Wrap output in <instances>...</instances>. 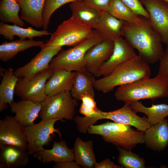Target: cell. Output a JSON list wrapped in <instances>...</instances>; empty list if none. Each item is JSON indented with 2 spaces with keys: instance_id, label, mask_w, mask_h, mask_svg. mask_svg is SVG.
I'll use <instances>...</instances> for the list:
<instances>
[{
  "instance_id": "obj_2",
  "label": "cell",
  "mask_w": 168,
  "mask_h": 168,
  "mask_svg": "<svg viewBox=\"0 0 168 168\" xmlns=\"http://www.w3.org/2000/svg\"><path fill=\"white\" fill-rule=\"evenodd\" d=\"M151 74L149 64L137 55L119 65L108 75L96 80L94 87L106 93L116 86L150 77Z\"/></svg>"
},
{
  "instance_id": "obj_27",
  "label": "cell",
  "mask_w": 168,
  "mask_h": 168,
  "mask_svg": "<svg viewBox=\"0 0 168 168\" xmlns=\"http://www.w3.org/2000/svg\"><path fill=\"white\" fill-rule=\"evenodd\" d=\"M0 34L9 40H13L16 36L18 37L21 40H25L26 38L33 40L35 37L52 34L47 30H37L31 26L23 28L15 24L9 25L2 22L0 23Z\"/></svg>"
},
{
  "instance_id": "obj_40",
  "label": "cell",
  "mask_w": 168,
  "mask_h": 168,
  "mask_svg": "<svg viewBox=\"0 0 168 168\" xmlns=\"http://www.w3.org/2000/svg\"><path fill=\"white\" fill-rule=\"evenodd\" d=\"M168 3V0H163Z\"/></svg>"
},
{
  "instance_id": "obj_24",
  "label": "cell",
  "mask_w": 168,
  "mask_h": 168,
  "mask_svg": "<svg viewBox=\"0 0 168 168\" xmlns=\"http://www.w3.org/2000/svg\"><path fill=\"white\" fill-rule=\"evenodd\" d=\"M45 42L30 39H19L9 42L5 41L0 45V59L4 62H7L20 52L33 47L41 48Z\"/></svg>"
},
{
  "instance_id": "obj_4",
  "label": "cell",
  "mask_w": 168,
  "mask_h": 168,
  "mask_svg": "<svg viewBox=\"0 0 168 168\" xmlns=\"http://www.w3.org/2000/svg\"><path fill=\"white\" fill-rule=\"evenodd\" d=\"M87 132L100 135L105 142L127 150H132L139 144L145 143L144 132L135 130L131 126L114 122L92 125Z\"/></svg>"
},
{
  "instance_id": "obj_8",
  "label": "cell",
  "mask_w": 168,
  "mask_h": 168,
  "mask_svg": "<svg viewBox=\"0 0 168 168\" xmlns=\"http://www.w3.org/2000/svg\"><path fill=\"white\" fill-rule=\"evenodd\" d=\"M41 110L39 117L43 120L59 119L72 120L74 118L75 108L78 105L77 100L70 91L63 92L47 97L41 102Z\"/></svg>"
},
{
  "instance_id": "obj_1",
  "label": "cell",
  "mask_w": 168,
  "mask_h": 168,
  "mask_svg": "<svg viewBox=\"0 0 168 168\" xmlns=\"http://www.w3.org/2000/svg\"><path fill=\"white\" fill-rule=\"evenodd\" d=\"M123 32L125 40L146 63L152 64L160 60L164 53L162 42L149 19L138 24L125 21Z\"/></svg>"
},
{
  "instance_id": "obj_34",
  "label": "cell",
  "mask_w": 168,
  "mask_h": 168,
  "mask_svg": "<svg viewBox=\"0 0 168 168\" xmlns=\"http://www.w3.org/2000/svg\"><path fill=\"white\" fill-rule=\"evenodd\" d=\"M80 100L82 102L79 109L80 113L87 117L95 116L98 109L94 97L89 94H85L81 97Z\"/></svg>"
},
{
  "instance_id": "obj_10",
  "label": "cell",
  "mask_w": 168,
  "mask_h": 168,
  "mask_svg": "<svg viewBox=\"0 0 168 168\" xmlns=\"http://www.w3.org/2000/svg\"><path fill=\"white\" fill-rule=\"evenodd\" d=\"M53 73L49 68L31 78H18L15 95L21 100L41 102L47 96L45 93V84Z\"/></svg>"
},
{
  "instance_id": "obj_23",
  "label": "cell",
  "mask_w": 168,
  "mask_h": 168,
  "mask_svg": "<svg viewBox=\"0 0 168 168\" xmlns=\"http://www.w3.org/2000/svg\"><path fill=\"white\" fill-rule=\"evenodd\" d=\"M0 75L2 79L0 85V111L7 108L8 105L14 101L15 89L18 78L14 74L13 70L0 67Z\"/></svg>"
},
{
  "instance_id": "obj_30",
  "label": "cell",
  "mask_w": 168,
  "mask_h": 168,
  "mask_svg": "<svg viewBox=\"0 0 168 168\" xmlns=\"http://www.w3.org/2000/svg\"><path fill=\"white\" fill-rule=\"evenodd\" d=\"M107 12L118 20L131 23L139 24L147 19L134 12L121 0H111Z\"/></svg>"
},
{
  "instance_id": "obj_22",
  "label": "cell",
  "mask_w": 168,
  "mask_h": 168,
  "mask_svg": "<svg viewBox=\"0 0 168 168\" xmlns=\"http://www.w3.org/2000/svg\"><path fill=\"white\" fill-rule=\"evenodd\" d=\"M76 72H69L64 70L53 72L45 84V93L50 96L65 91H70Z\"/></svg>"
},
{
  "instance_id": "obj_14",
  "label": "cell",
  "mask_w": 168,
  "mask_h": 168,
  "mask_svg": "<svg viewBox=\"0 0 168 168\" xmlns=\"http://www.w3.org/2000/svg\"><path fill=\"white\" fill-rule=\"evenodd\" d=\"M114 43L113 52L100 67L95 76L97 77L108 75L119 65L137 55L134 49L123 37L116 40Z\"/></svg>"
},
{
  "instance_id": "obj_36",
  "label": "cell",
  "mask_w": 168,
  "mask_h": 168,
  "mask_svg": "<svg viewBox=\"0 0 168 168\" xmlns=\"http://www.w3.org/2000/svg\"><path fill=\"white\" fill-rule=\"evenodd\" d=\"M85 3L90 7L100 13L107 12L111 0H84Z\"/></svg>"
},
{
  "instance_id": "obj_16",
  "label": "cell",
  "mask_w": 168,
  "mask_h": 168,
  "mask_svg": "<svg viewBox=\"0 0 168 168\" xmlns=\"http://www.w3.org/2000/svg\"><path fill=\"white\" fill-rule=\"evenodd\" d=\"M9 105L16 120L25 127L35 124L42 108L41 102L28 100L13 101Z\"/></svg>"
},
{
  "instance_id": "obj_35",
  "label": "cell",
  "mask_w": 168,
  "mask_h": 168,
  "mask_svg": "<svg viewBox=\"0 0 168 168\" xmlns=\"http://www.w3.org/2000/svg\"><path fill=\"white\" fill-rule=\"evenodd\" d=\"M134 12L149 19L150 15L140 0H121Z\"/></svg>"
},
{
  "instance_id": "obj_9",
  "label": "cell",
  "mask_w": 168,
  "mask_h": 168,
  "mask_svg": "<svg viewBox=\"0 0 168 168\" xmlns=\"http://www.w3.org/2000/svg\"><path fill=\"white\" fill-rule=\"evenodd\" d=\"M59 119L43 120L39 123L25 127L27 142V151L30 155L43 150L44 146H49L54 137L57 133L61 139L62 134L59 128H54L55 123Z\"/></svg>"
},
{
  "instance_id": "obj_26",
  "label": "cell",
  "mask_w": 168,
  "mask_h": 168,
  "mask_svg": "<svg viewBox=\"0 0 168 168\" xmlns=\"http://www.w3.org/2000/svg\"><path fill=\"white\" fill-rule=\"evenodd\" d=\"M76 72L70 91L72 96L77 100H80L81 97L85 94L94 97L95 76L87 71Z\"/></svg>"
},
{
  "instance_id": "obj_25",
  "label": "cell",
  "mask_w": 168,
  "mask_h": 168,
  "mask_svg": "<svg viewBox=\"0 0 168 168\" xmlns=\"http://www.w3.org/2000/svg\"><path fill=\"white\" fill-rule=\"evenodd\" d=\"M93 145L91 140L84 141L78 137L76 139L73 148L75 161L83 168H94L97 162Z\"/></svg>"
},
{
  "instance_id": "obj_31",
  "label": "cell",
  "mask_w": 168,
  "mask_h": 168,
  "mask_svg": "<svg viewBox=\"0 0 168 168\" xmlns=\"http://www.w3.org/2000/svg\"><path fill=\"white\" fill-rule=\"evenodd\" d=\"M20 7L16 0H1L0 2V19L4 23H12L23 27L24 21L19 15Z\"/></svg>"
},
{
  "instance_id": "obj_18",
  "label": "cell",
  "mask_w": 168,
  "mask_h": 168,
  "mask_svg": "<svg viewBox=\"0 0 168 168\" xmlns=\"http://www.w3.org/2000/svg\"><path fill=\"white\" fill-rule=\"evenodd\" d=\"M27 151L15 146H0V168H22L30 161Z\"/></svg>"
},
{
  "instance_id": "obj_12",
  "label": "cell",
  "mask_w": 168,
  "mask_h": 168,
  "mask_svg": "<svg viewBox=\"0 0 168 168\" xmlns=\"http://www.w3.org/2000/svg\"><path fill=\"white\" fill-rule=\"evenodd\" d=\"M150 15L152 26L162 43L168 45V3L163 0H140Z\"/></svg>"
},
{
  "instance_id": "obj_13",
  "label": "cell",
  "mask_w": 168,
  "mask_h": 168,
  "mask_svg": "<svg viewBox=\"0 0 168 168\" xmlns=\"http://www.w3.org/2000/svg\"><path fill=\"white\" fill-rule=\"evenodd\" d=\"M6 145L27 149L25 127L20 124L14 116L8 115L0 120V146Z\"/></svg>"
},
{
  "instance_id": "obj_5",
  "label": "cell",
  "mask_w": 168,
  "mask_h": 168,
  "mask_svg": "<svg viewBox=\"0 0 168 168\" xmlns=\"http://www.w3.org/2000/svg\"><path fill=\"white\" fill-rule=\"evenodd\" d=\"M104 40L95 29L90 37L66 50H61L53 58L49 68L53 72L64 70L69 72L87 71L85 55L97 43Z\"/></svg>"
},
{
  "instance_id": "obj_6",
  "label": "cell",
  "mask_w": 168,
  "mask_h": 168,
  "mask_svg": "<svg viewBox=\"0 0 168 168\" xmlns=\"http://www.w3.org/2000/svg\"><path fill=\"white\" fill-rule=\"evenodd\" d=\"M92 29L72 16L58 26L44 44L73 47L91 37L93 34Z\"/></svg>"
},
{
  "instance_id": "obj_7",
  "label": "cell",
  "mask_w": 168,
  "mask_h": 168,
  "mask_svg": "<svg viewBox=\"0 0 168 168\" xmlns=\"http://www.w3.org/2000/svg\"><path fill=\"white\" fill-rule=\"evenodd\" d=\"M131 108L129 105L125 104L122 108L113 111L104 112L98 109L96 114L92 117H81L80 123L83 129L87 130L98 120L108 119L115 122L134 127L138 130L145 132L150 127L147 117H140Z\"/></svg>"
},
{
  "instance_id": "obj_11",
  "label": "cell",
  "mask_w": 168,
  "mask_h": 168,
  "mask_svg": "<svg viewBox=\"0 0 168 168\" xmlns=\"http://www.w3.org/2000/svg\"><path fill=\"white\" fill-rule=\"evenodd\" d=\"M44 44L40 52L28 63L16 70L15 75L18 78H31L49 68L52 60L63 48L57 46H46Z\"/></svg>"
},
{
  "instance_id": "obj_37",
  "label": "cell",
  "mask_w": 168,
  "mask_h": 168,
  "mask_svg": "<svg viewBox=\"0 0 168 168\" xmlns=\"http://www.w3.org/2000/svg\"><path fill=\"white\" fill-rule=\"evenodd\" d=\"M159 61L160 65L158 74L163 76L168 82V45H166L164 54Z\"/></svg>"
},
{
  "instance_id": "obj_39",
  "label": "cell",
  "mask_w": 168,
  "mask_h": 168,
  "mask_svg": "<svg viewBox=\"0 0 168 168\" xmlns=\"http://www.w3.org/2000/svg\"><path fill=\"white\" fill-rule=\"evenodd\" d=\"M54 168H80L81 166L76 161H73L61 163H56L53 166Z\"/></svg>"
},
{
  "instance_id": "obj_32",
  "label": "cell",
  "mask_w": 168,
  "mask_h": 168,
  "mask_svg": "<svg viewBox=\"0 0 168 168\" xmlns=\"http://www.w3.org/2000/svg\"><path fill=\"white\" fill-rule=\"evenodd\" d=\"M119 154L118 163L124 168H145L146 161L139 155L119 147H117Z\"/></svg>"
},
{
  "instance_id": "obj_19",
  "label": "cell",
  "mask_w": 168,
  "mask_h": 168,
  "mask_svg": "<svg viewBox=\"0 0 168 168\" xmlns=\"http://www.w3.org/2000/svg\"><path fill=\"white\" fill-rule=\"evenodd\" d=\"M144 133L145 143L148 148L160 152L168 147V120L166 118L150 126Z\"/></svg>"
},
{
  "instance_id": "obj_38",
  "label": "cell",
  "mask_w": 168,
  "mask_h": 168,
  "mask_svg": "<svg viewBox=\"0 0 168 168\" xmlns=\"http://www.w3.org/2000/svg\"><path fill=\"white\" fill-rule=\"evenodd\" d=\"M121 166L115 165L110 159L106 158L96 162L94 168H120Z\"/></svg>"
},
{
  "instance_id": "obj_28",
  "label": "cell",
  "mask_w": 168,
  "mask_h": 168,
  "mask_svg": "<svg viewBox=\"0 0 168 168\" xmlns=\"http://www.w3.org/2000/svg\"><path fill=\"white\" fill-rule=\"evenodd\" d=\"M69 7L72 16L92 29H96L101 13L88 6L84 0H78L70 3Z\"/></svg>"
},
{
  "instance_id": "obj_3",
  "label": "cell",
  "mask_w": 168,
  "mask_h": 168,
  "mask_svg": "<svg viewBox=\"0 0 168 168\" xmlns=\"http://www.w3.org/2000/svg\"><path fill=\"white\" fill-rule=\"evenodd\" d=\"M115 97L125 104H130L141 100L155 99L168 96V82L162 75L146 77L119 86Z\"/></svg>"
},
{
  "instance_id": "obj_17",
  "label": "cell",
  "mask_w": 168,
  "mask_h": 168,
  "mask_svg": "<svg viewBox=\"0 0 168 168\" xmlns=\"http://www.w3.org/2000/svg\"><path fill=\"white\" fill-rule=\"evenodd\" d=\"M33 156L44 164L52 162L56 163L75 161L73 149L69 148L65 141L61 139L59 142L54 141L51 149L44 148L34 154Z\"/></svg>"
},
{
  "instance_id": "obj_21",
  "label": "cell",
  "mask_w": 168,
  "mask_h": 168,
  "mask_svg": "<svg viewBox=\"0 0 168 168\" xmlns=\"http://www.w3.org/2000/svg\"><path fill=\"white\" fill-rule=\"evenodd\" d=\"M125 21L114 17L107 12L101 13L96 29L104 40L113 41L123 36Z\"/></svg>"
},
{
  "instance_id": "obj_29",
  "label": "cell",
  "mask_w": 168,
  "mask_h": 168,
  "mask_svg": "<svg viewBox=\"0 0 168 168\" xmlns=\"http://www.w3.org/2000/svg\"><path fill=\"white\" fill-rule=\"evenodd\" d=\"M129 105L135 112L146 115L150 126L157 124L168 116V104H153L151 107H147L138 101L130 104Z\"/></svg>"
},
{
  "instance_id": "obj_15",
  "label": "cell",
  "mask_w": 168,
  "mask_h": 168,
  "mask_svg": "<svg viewBox=\"0 0 168 168\" xmlns=\"http://www.w3.org/2000/svg\"><path fill=\"white\" fill-rule=\"evenodd\" d=\"M114 46V41L103 40L91 47L85 55L87 71L96 76L100 66L111 55Z\"/></svg>"
},
{
  "instance_id": "obj_20",
  "label": "cell",
  "mask_w": 168,
  "mask_h": 168,
  "mask_svg": "<svg viewBox=\"0 0 168 168\" xmlns=\"http://www.w3.org/2000/svg\"><path fill=\"white\" fill-rule=\"evenodd\" d=\"M20 7V17L32 26L42 27L43 12L46 0H16Z\"/></svg>"
},
{
  "instance_id": "obj_33",
  "label": "cell",
  "mask_w": 168,
  "mask_h": 168,
  "mask_svg": "<svg viewBox=\"0 0 168 168\" xmlns=\"http://www.w3.org/2000/svg\"><path fill=\"white\" fill-rule=\"evenodd\" d=\"M78 0H46L43 12V26L44 30H47L50 19L55 11L63 5Z\"/></svg>"
}]
</instances>
